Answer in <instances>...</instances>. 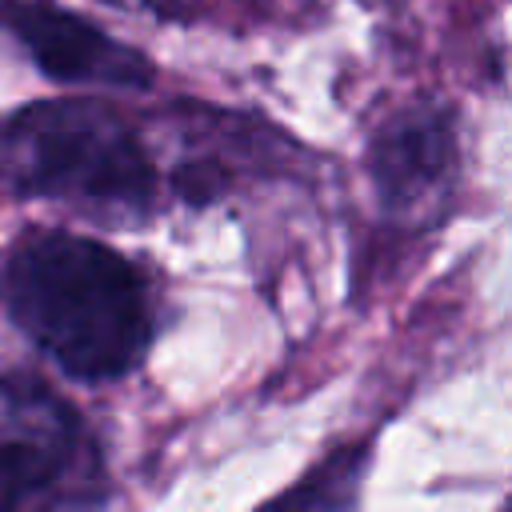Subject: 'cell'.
<instances>
[{
  "mask_svg": "<svg viewBox=\"0 0 512 512\" xmlns=\"http://www.w3.org/2000/svg\"><path fill=\"white\" fill-rule=\"evenodd\" d=\"M500 512H512V496H508V500H504V508H500Z\"/></svg>",
  "mask_w": 512,
  "mask_h": 512,
  "instance_id": "cell-8",
  "label": "cell"
},
{
  "mask_svg": "<svg viewBox=\"0 0 512 512\" xmlns=\"http://www.w3.org/2000/svg\"><path fill=\"white\" fill-rule=\"evenodd\" d=\"M460 144L440 104H412L368 140V180L396 220H432L456 188Z\"/></svg>",
  "mask_w": 512,
  "mask_h": 512,
  "instance_id": "cell-5",
  "label": "cell"
},
{
  "mask_svg": "<svg viewBox=\"0 0 512 512\" xmlns=\"http://www.w3.org/2000/svg\"><path fill=\"white\" fill-rule=\"evenodd\" d=\"M136 4L148 8V12H160V16H184L188 0H136Z\"/></svg>",
  "mask_w": 512,
  "mask_h": 512,
  "instance_id": "cell-7",
  "label": "cell"
},
{
  "mask_svg": "<svg viewBox=\"0 0 512 512\" xmlns=\"http://www.w3.org/2000/svg\"><path fill=\"white\" fill-rule=\"evenodd\" d=\"M0 160L16 196H52L108 216H144L156 168L136 132L100 100H48L16 112L0 132Z\"/></svg>",
  "mask_w": 512,
  "mask_h": 512,
  "instance_id": "cell-2",
  "label": "cell"
},
{
  "mask_svg": "<svg viewBox=\"0 0 512 512\" xmlns=\"http://www.w3.org/2000/svg\"><path fill=\"white\" fill-rule=\"evenodd\" d=\"M100 492L104 468L80 412L36 376L0 368V512H60Z\"/></svg>",
  "mask_w": 512,
  "mask_h": 512,
  "instance_id": "cell-3",
  "label": "cell"
},
{
  "mask_svg": "<svg viewBox=\"0 0 512 512\" xmlns=\"http://www.w3.org/2000/svg\"><path fill=\"white\" fill-rule=\"evenodd\" d=\"M364 472H368V444H344L256 512H356Z\"/></svg>",
  "mask_w": 512,
  "mask_h": 512,
  "instance_id": "cell-6",
  "label": "cell"
},
{
  "mask_svg": "<svg viewBox=\"0 0 512 512\" xmlns=\"http://www.w3.org/2000/svg\"><path fill=\"white\" fill-rule=\"evenodd\" d=\"M0 296L12 324L76 380H120L152 348L144 276L92 236L28 232L4 256Z\"/></svg>",
  "mask_w": 512,
  "mask_h": 512,
  "instance_id": "cell-1",
  "label": "cell"
},
{
  "mask_svg": "<svg viewBox=\"0 0 512 512\" xmlns=\"http://www.w3.org/2000/svg\"><path fill=\"white\" fill-rule=\"evenodd\" d=\"M0 28L56 84L144 92L156 80L148 56L56 0H0Z\"/></svg>",
  "mask_w": 512,
  "mask_h": 512,
  "instance_id": "cell-4",
  "label": "cell"
}]
</instances>
